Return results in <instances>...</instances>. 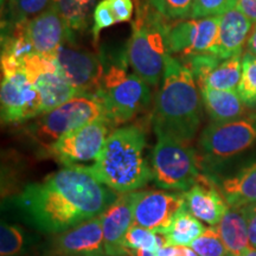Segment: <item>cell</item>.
Instances as JSON below:
<instances>
[{
  "instance_id": "cell-1",
  "label": "cell",
  "mask_w": 256,
  "mask_h": 256,
  "mask_svg": "<svg viewBox=\"0 0 256 256\" xmlns=\"http://www.w3.org/2000/svg\"><path fill=\"white\" fill-rule=\"evenodd\" d=\"M119 194L96 180L84 166L72 165L28 184L17 204L34 228L55 235L101 216Z\"/></svg>"
},
{
  "instance_id": "cell-2",
  "label": "cell",
  "mask_w": 256,
  "mask_h": 256,
  "mask_svg": "<svg viewBox=\"0 0 256 256\" xmlns=\"http://www.w3.org/2000/svg\"><path fill=\"white\" fill-rule=\"evenodd\" d=\"M203 100L191 70L170 55L156 96L153 127L156 133L191 144L200 130Z\"/></svg>"
},
{
  "instance_id": "cell-3",
  "label": "cell",
  "mask_w": 256,
  "mask_h": 256,
  "mask_svg": "<svg viewBox=\"0 0 256 256\" xmlns=\"http://www.w3.org/2000/svg\"><path fill=\"white\" fill-rule=\"evenodd\" d=\"M145 147L144 128L138 124L115 128L94 164L84 168L96 180L118 194L136 191L153 180L152 168L144 156Z\"/></svg>"
},
{
  "instance_id": "cell-4",
  "label": "cell",
  "mask_w": 256,
  "mask_h": 256,
  "mask_svg": "<svg viewBox=\"0 0 256 256\" xmlns=\"http://www.w3.org/2000/svg\"><path fill=\"white\" fill-rule=\"evenodd\" d=\"M170 23L148 2L139 4L126 54L133 72L151 87L162 82L170 56L166 42Z\"/></svg>"
},
{
  "instance_id": "cell-5",
  "label": "cell",
  "mask_w": 256,
  "mask_h": 256,
  "mask_svg": "<svg viewBox=\"0 0 256 256\" xmlns=\"http://www.w3.org/2000/svg\"><path fill=\"white\" fill-rule=\"evenodd\" d=\"M127 54L119 60L104 63V75L98 95L106 118L114 127L127 124L144 110L152 100V87L136 74H128Z\"/></svg>"
},
{
  "instance_id": "cell-6",
  "label": "cell",
  "mask_w": 256,
  "mask_h": 256,
  "mask_svg": "<svg viewBox=\"0 0 256 256\" xmlns=\"http://www.w3.org/2000/svg\"><path fill=\"white\" fill-rule=\"evenodd\" d=\"M100 118H106L100 98L82 94L32 119L25 133L43 152L74 130Z\"/></svg>"
},
{
  "instance_id": "cell-7",
  "label": "cell",
  "mask_w": 256,
  "mask_h": 256,
  "mask_svg": "<svg viewBox=\"0 0 256 256\" xmlns=\"http://www.w3.org/2000/svg\"><path fill=\"white\" fill-rule=\"evenodd\" d=\"M156 134L151 158L153 182L164 190L188 191L203 177L196 150L168 134Z\"/></svg>"
},
{
  "instance_id": "cell-8",
  "label": "cell",
  "mask_w": 256,
  "mask_h": 256,
  "mask_svg": "<svg viewBox=\"0 0 256 256\" xmlns=\"http://www.w3.org/2000/svg\"><path fill=\"white\" fill-rule=\"evenodd\" d=\"M256 144V113L229 122L210 124L198 139V159L202 170L241 154Z\"/></svg>"
},
{
  "instance_id": "cell-9",
  "label": "cell",
  "mask_w": 256,
  "mask_h": 256,
  "mask_svg": "<svg viewBox=\"0 0 256 256\" xmlns=\"http://www.w3.org/2000/svg\"><path fill=\"white\" fill-rule=\"evenodd\" d=\"M115 130L107 118H100L76 128L48 147L43 154L66 166L95 162L104 148L106 140Z\"/></svg>"
},
{
  "instance_id": "cell-10",
  "label": "cell",
  "mask_w": 256,
  "mask_h": 256,
  "mask_svg": "<svg viewBox=\"0 0 256 256\" xmlns=\"http://www.w3.org/2000/svg\"><path fill=\"white\" fill-rule=\"evenodd\" d=\"M60 72L80 94H98L104 75L100 54L83 49L68 38L55 54Z\"/></svg>"
},
{
  "instance_id": "cell-11",
  "label": "cell",
  "mask_w": 256,
  "mask_h": 256,
  "mask_svg": "<svg viewBox=\"0 0 256 256\" xmlns=\"http://www.w3.org/2000/svg\"><path fill=\"white\" fill-rule=\"evenodd\" d=\"M2 121L23 124L44 113L43 102L34 87L20 68L2 72Z\"/></svg>"
},
{
  "instance_id": "cell-12",
  "label": "cell",
  "mask_w": 256,
  "mask_h": 256,
  "mask_svg": "<svg viewBox=\"0 0 256 256\" xmlns=\"http://www.w3.org/2000/svg\"><path fill=\"white\" fill-rule=\"evenodd\" d=\"M20 66L30 82L40 92L44 113L75 96L82 95L64 78L55 57L31 54L20 60Z\"/></svg>"
},
{
  "instance_id": "cell-13",
  "label": "cell",
  "mask_w": 256,
  "mask_h": 256,
  "mask_svg": "<svg viewBox=\"0 0 256 256\" xmlns=\"http://www.w3.org/2000/svg\"><path fill=\"white\" fill-rule=\"evenodd\" d=\"M184 206V192L171 190L136 191L133 223L162 234Z\"/></svg>"
},
{
  "instance_id": "cell-14",
  "label": "cell",
  "mask_w": 256,
  "mask_h": 256,
  "mask_svg": "<svg viewBox=\"0 0 256 256\" xmlns=\"http://www.w3.org/2000/svg\"><path fill=\"white\" fill-rule=\"evenodd\" d=\"M220 17V16H211L171 22L166 36L170 55H178L183 58L209 52L218 32Z\"/></svg>"
},
{
  "instance_id": "cell-15",
  "label": "cell",
  "mask_w": 256,
  "mask_h": 256,
  "mask_svg": "<svg viewBox=\"0 0 256 256\" xmlns=\"http://www.w3.org/2000/svg\"><path fill=\"white\" fill-rule=\"evenodd\" d=\"M42 256H107L101 216L52 235Z\"/></svg>"
},
{
  "instance_id": "cell-16",
  "label": "cell",
  "mask_w": 256,
  "mask_h": 256,
  "mask_svg": "<svg viewBox=\"0 0 256 256\" xmlns=\"http://www.w3.org/2000/svg\"><path fill=\"white\" fill-rule=\"evenodd\" d=\"M14 26L20 28L32 52L42 56L54 57L64 42L72 38L66 20L54 5L30 20Z\"/></svg>"
},
{
  "instance_id": "cell-17",
  "label": "cell",
  "mask_w": 256,
  "mask_h": 256,
  "mask_svg": "<svg viewBox=\"0 0 256 256\" xmlns=\"http://www.w3.org/2000/svg\"><path fill=\"white\" fill-rule=\"evenodd\" d=\"M136 191L120 194L101 215L104 250L107 256H127L124 240L133 224Z\"/></svg>"
},
{
  "instance_id": "cell-18",
  "label": "cell",
  "mask_w": 256,
  "mask_h": 256,
  "mask_svg": "<svg viewBox=\"0 0 256 256\" xmlns=\"http://www.w3.org/2000/svg\"><path fill=\"white\" fill-rule=\"evenodd\" d=\"M185 206L196 218L209 226H217L229 210V206L215 186L212 178L203 174L198 183L184 192Z\"/></svg>"
},
{
  "instance_id": "cell-19",
  "label": "cell",
  "mask_w": 256,
  "mask_h": 256,
  "mask_svg": "<svg viewBox=\"0 0 256 256\" xmlns=\"http://www.w3.org/2000/svg\"><path fill=\"white\" fill-rule=\"evenodd\" d=\"M252 22L238 8L220 14L215 43L209 52L220 60L242 55V49L252 31Z\"/></svg>"
},
{
  "instance_id": "cell-20",
  "label": "cell",
  "mask_w": 256,
  "mask_h": 256,
  "mask_svg": "<svg viewBox=\"0 0 256 256\" xmlns=\"http://www.w3.org/2000/svg\"><path fill=\"white\" fill-rule=\"evenodd\" d=\"M200 90L203 106L212 122H229L244 115L246 107L238 90H218L202 86Z\"/></svg>"
},
{
  "instance_id": "cell-21",
  "label": "cell",
  "mask_w": 256,
  "mask_h": 256,
  "mask_svg": "<svg viewBox=\"0 0 256 256\" xmlns=\"http://www.w3.org/2000/svg\"><path fill=\"white\" fill-rule=\"evenodd\" d=\"M229 256H243L250 248L248 220L244 208H229L216 226Z\"/></svg>"
},
{
  "instance_id": "cell-22",
  "label": "cell",
  "mask_w": 256,
  "mask_h": 256,
  "mask_svg": "<svg viewBox=\"0 0 256 256\" xmlns=\"http://www.w3.org/2000/svg\"><path fill=\"white\" fill-rule=\"evenodd\" d=\"M230 208H242L256 202V162L246 166L232 177L224 178L218 184Z\"/></svg>"
},
{
  "instance_id": "cell-23",
  "label": "cell",
  "mask_w": 256,
  "mask_h": 256,
  "mask_svg": "<svg viewBox=\"0 0 256 256\" xmlns=\"http://www.w3.org/2000/svg\"><path fill=\"white\" fill-rule=\"evenodd\" d=\"M206 229L203 223L192 215L186 206H184L162 234L165 235L168 244L190 247L191 243L200 238Z\"/></svg>"
},
{
  "instance_id": "cell-24",
  "label": "cell",
  "mask_w": 256,
  "mask_h": 256,
  "mask_svg": "<svg viewBox=\"0 0 256 256\" xmlns=\"http://www.w3.org/2000/svg\"><path fill=\"white\" fill-rule=\"evenodd\" d=\"M242 55L220 60L203 80L197 82L198 87L206 86L218 90H238L242 75Z\"/></svg>"
},
{
  "instance_id": "cell-25",
  "label": "cell",
  "mask_w": 256,
  "mask_h": 256,
  "mask_svg": "<svg viewBox=\"0 0 256 256\" xmlns=\"http://www.w3.org/2000/svg\"><path fill=\"white\" fill-rule=\"evenodd\" d=\"M52 5V0H6L2 8V30L24 23L46 11Z\"/></svg>"
},
{
  "instance_id": "cell-26",
  "label": "cell",
  "mask_w": 256,
  "mask_h": 256,
  "mask_svg": "<svg viewBox=\"0 0 256 256\" xmlns=\"http://www.w3.org/2000/svg\"><path fill=\"white\" fill-rule=\"evenodd\" d=\"M96 4L98 0H52V5L62 14L72 34L88 28Z\"/></svg>"
},
{
  "instance_id": "cell-27",
  "label": "cell",
  "mask_w": 256,
  "mask_h": 256,
  "mask_svg": "<svg viewBox=\"0 0 256 256\" xmlns=\"http://www.w3.org/2000/svg\"><path fill=\"white\" fill-rule=\"evenodd\" d=\"M166 244H168V241L164 234L152 232L136 223L130 226L124 240V247L127 250V255L128 250H136V249L158 252Z\"/></svg>"
},
{
  "instance_id": "cell-28",
  "label": "cell",
  "mask_w": 256,
  "mask_h": 256,
  "mask_svg": "<svg viewBox=\"0 0 256 256\" xmlns=\"http://www.w3.org/2000/svg\"><path fill=\"white\" fill-rule=\"evenodd\" d=\"M30 236L17 224L2 223L0 256L23 255L30 246Z\"/></svg>"
},
{
  "instance_id": "cell-29",
  "label": "cell",
  "mask_w": 256,
  "mask_h": 256,
  "mask_svg": "<svg viewBox=\"0 0 256 256\" xmlns=\"http://www.w3.org/2000/svg\"><path fill=\"white\" fill-rule=\"evenodd\" d=\"M238 92L247 107L256 108V56L249 52L242 57V75Z\"/></svg>"
},
{
  "instance_id": "cell-30",
  "label": "cell",
  "mask_w": 256,
  "mask_h": 256,
  "mask_svg": "<svg viewBox=\"0 0 256 256\" xmlns=\"http://www.w3.org/2000/svg\"><path fill=\"white\" fill-rule=\"evenodd\" d=\"M190 247L198 256H229L216 226H210L204 230L200 238L191 243Z\"/></svg>"
},
{
  "instance_id": "cell-31",
  "label": "cell",
  "mask_w": 256,
  "mask_h": 256,
  "mask_svg": "<svg viewBox=\"0 0 256 256\" xmlns=\"http://www.w3.org/2000/svg\"><path fill=\"white\" fill-rule=\"evenodd\" d=\"M147 2L171 22L190 18L194 6V0H147Z\"/></svg>"
},
{
  "instance_id": "cell-32",
  "label": "cell",
  "mask_w": 256,
  "mask_h": 256,
  "mask_svg": "<svg viewBox=\"0 0 256 256\" xmlns=\"http://www.w3.org/2000/svg\"><path fill=\"white\" fill-rule=\"evenodd\" d=\"M238 0H194L191 19L220 16L236 8Z\"/></svg>"
},
{
  "instance_id": "cell-33",
  "label": "cell",
  "mask_w": 256,
  "mask_h": 256,
  "mask_svg": "<svg viewBox=\"0 0 256 256\" xmlns=\"http://www.w3.org/2000/svg\"><path fill=\"white\" fill-rule=\"evenodd\" d=\"M115 23L114 16L112 14L110 6H108L106 0H101L96 4L94 12H92V34L94 40L96 42L100 37L102 30L113 26Z\"/></svg>"
},
{
  "instance_id": "cell-34",
  "label": "cell",
  "mask_w": 256,
  "mask_h": 256,
  "mask_svg": "<svg viewBox=\"0 0 256 256\" xmlns=\"http://www.w3.org/2000/svg\"><path fill=\"white\" fill-rule=\"evenodd\" d=\"M114 16L115 23H126L132 19L134 5L132 0H106Z\"/></svg>"
},
{
  "instance_id": "cell-35",
  "label": "cell",
  "mask_w": 256,
  "mask_h": 256,
  "mask_svg": "<svg viewBox=\"0 0 256 256\" xmlns=\"http://www.w3.org/2000/svg\"><path fill=\"white\" fill-rule=\"evenodd\" d=\"M243 208H244L246 215H247L248 220L249 242H250V247L256 248V202Z\"/></svg>"
},
{
  "instance_id": "cell-36",
  "label": "cell",
  "mask_w": 256,
  "mask_h": 256,
  "mask_svg": "<svg viewBox=\"0 0 256 256\" xmlns=\"http://www.w3.org/2000/svg\"><path fill=\"white\" fill-rule=\"evenodd\" d=\"M158 256H198L191 247L166 244L158 250Z\"/></svg>"
},
{
  "instance_id": "cell-37",
  "label": "cell",
  "mask_w": 256,
  "mask_h": 256,
  "mask_svg": "<svg viewBox=\"0 0 256 256\" xmlns=\"http://www.w3.org/2000/svg\"><path fill=\"white\" fill-rule=\"evenodd\" d=\"M236 8H238L240 11L252 22V23L256 24V0H238Z\"/></svg>"
},
{
  "instance_id": "cell-38",
  "label": "cell",
  "mask_w": 256,
  "mask_h": 256,
  "mask_svg": "<svg viewBox=\"0 0 256 256\" xmlns=\"http://www.w3.org/2000/svg\"><path fill=\"white\" fill-rule=\"evenodd\" d=\"M247 52L256 56V24L252 28L247 40Z\"/></svg>"
},
{
  "instance_id": "cell-39",
  "label": "cell",
  "mask_w": 256,
  "mask_h": 256,
  "mask_svg": "<svg viewBox=\"0 0 256 256\" xmlns=\"http://www.w3.org/2000/svg\"><path fill=\"white\" fill-rule=\"evenodd\" d=\"M127 256H158V252L147 250V249H136V250H128Z\"/></svg>"
},
{
  "instance_id": "cell-40",
  "label": "cell",
  "mask_w": 256,
  "mask_h": 256,
  "mask_svg": "<svg viewBox=\"0 0 256 256\" xmlns=\"http://www.w3.org/2000/svg\"><path fill=\"white\" fill-rule=\"evenodd\" d=\"M243 256H256V248L250 247L246 254H243Z\"/></svg>"
},
{
  "instance_id": "cell-41",
  "label": "cell",
  "mask_w": 256,
  "mask_h": 256,
  "mask_svg": "<svg viewBox=\"0 0 256 256\" xmlns=\"http://www.w3.org/2000/svg\"><path fill=\"white\" fill-rule=\"evenodd\" d=\"M6 2V0H2V4H4V2Z\"/></svg>"
}]
</instances>
